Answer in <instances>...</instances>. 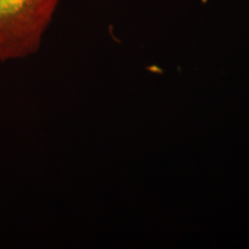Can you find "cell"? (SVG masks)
I'll return each instance as SVG.
<instances>
[{"instance_id": "obj_1", "label": "cell", "mask_w": 249, "mask_h": 249, "mask_svg": "<svg viewBox=\"0 0 249 249\" xmlns=\"http://www.w3.org/2000/svg\"><path fill=\"white\" fill-rule=\"evenodd\" d=\"M62 0H0V62L35 54Z\"/></svg>"}]
</instances>
